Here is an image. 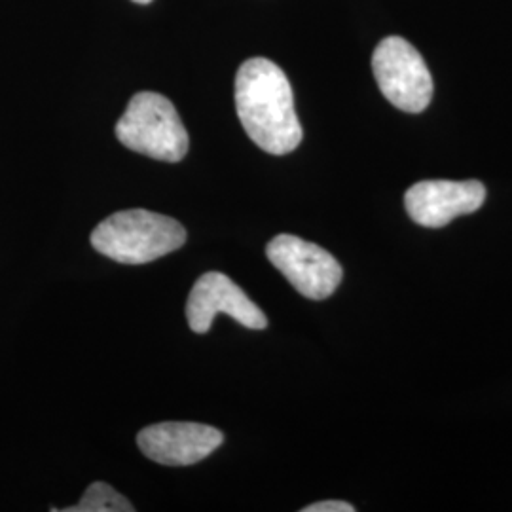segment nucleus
<instances>
[{
	"label": "nucleus",
	"instance_id": "nucleus-10",
	"mask_svg": "<svg viewBox=\"0 0 512 512\" xmlns=\"http://www.w3.org/2000/svg\"><path fill=\"white\" fill-rule=\"evenodd\" d=\"M355 507L346 501H321L304 507L302 512H353Z\"/></svg>",
	"mask_w": 512,
	"mask_h": 512
},
{
	"label": "nucleus",
	"instance_id": "nucleus-6",
	"mask_svg": "<svg viewBox=\"0 0 512 512\" xmlns=\"http://www.w3.org/2000/svg\"><path fill=\"white\" fill-rule=\"evenodd\" d=\"M217 313H226L247 329L262 330L268 327V317L255 302L243 293L228 275L220 272L203 274L192 287L186 302V319L196 334L211 329Z\"/></svg>",
	"mask_w": 512,
	"mask_h": 512
},
{
	"label": "nucleus",
	"instance_id": "nucleus-7",
	"mask_svg": "<svg viewBox=\"0 0 512 512\" xmlns=\"http://www.w3.org/2000/svg\"><path fill=\"white\" fill-rule=\"evenodd\" d=\"M222 440L219 429L192 421L156 423L137 435V444L148 459L171 467L200 463L219 448Z\"/></svg>",
	"mask_w": 512,
	"mask_h": 512
},
{
	"label": "nucleus",
	"instance_id": "nucleus-11",
	"mask_svg": "<svg viewBox=\"0 0 512 512\" xmlns=\"http://www.w3.org/2000/svg\"><path fill=\"white\" fill-rule=\"evenodd\" d=\"M133 2H137V4H150L152 0H133Z\"/></svg>",
	"mask_w": 512,
	"mask_h": 512
},
{
	"label": "nucleus",
	"instance_id": "nucleus-4",
	"mask_svg": "<svg viewBox=\"0 0 512 512\" xmlns=\"http://www.w3.org/2000/svg\"><path fill=\"white\" fill-rule=\"evenodd\" d=\"M372 71L385 99L406 112L427 109L433 78L418 50L401 37H387L372 55Z\"/></svg>",
	"mask_w": 512,
	"mask_h": 512
},
{
	"label": "nucleus",
	"instance_id": "nucleus-8",
	"mask_svg": "<svg viewBox=\"0 0 512 512\" xmlns=\"http://www.w3.org/2000/svg\"><path fill=\"white\" fill-rule=\"evenodd\" d=\"M486 200L478 181H421L404 196V207L414 222L425 228H442L459 215H471Z\"/></svg>",
	"mask_w": 512,
	"mask_h": 512
},
{
	"label": "nucleus",
	"instance_id": "nucleus-3",
	"mask_svg": "<svg viewBox=\"0 0 512 512\" xmlns=\"http://www.w3.org/2000/svg\"><path fill=\"white\" fill-rule=\"evenodd\" d=\"M118 141L133 152L162 162H181L188 152V133L175 105L160 93H137L116 124Z\"/></svg>",
	"mask_w": 512,
	"mask_h": 512
},
{
	"label": "nucleus",
	"instance_id": "nucleus-9",
	"mask_svg": "<svg viewBox=\"0 0 512 512\" xmlns=\"http://www.w3.org/2000/svg\"><path fill=\"white\" fill-rule=\"evenodd\" d=\"M67 512H133L135 507L124 495L118 494L105 482H93L82 495L78 505L65 509Z\"/></svg>",
	"mask_w": 512,
	"mask_h": 512
},
{
	"label": "nucleus",
	"instance_id": "nucleus-2",
	"mask_svg": "<svg viewBox=\"0 0 512 512\" xmlns=\"http://www.w3.org/2000/svg\"><path fill=\"white\" fill-rule=\"evenodd\" d=\"M184 241L179 220L147 209L114 213L92 232L93 249L120 264H147L181 249Z\"/></svg>",
	"mask_w": 512,
	"mask_h": 512
},
{
	"label": "nucleus",
	"instance_id": "nucleus-5",
	"mask_svg": "<svg viewBox=\"0 0 512 512\" xmlns=\"http://www.w3.org/2000/svg\"><path fill=\"white\" fill-rule=\"evenodd\" d=\"M266 256L298 293L311 300L329 298L344 277L340 262L329 251L291 234L275 236Z\"/></svg>",
	"mask_w": 512,
	"mask_h": 512
},
{
	"label": "nucleus",
	"instance_id": "nucleus-1",
	"mask_svg": "<svg viewBox=\"0 0 512 512\" xmlns=\"http://www.w3.org/2000/svg\"><path fill=\"white\" fill-rule=\"evenodd\" d=\"M234 93L241 126L256 147L283 156L302 143L291 82L274 61L247 59L236 74Z\"/></svg>",
	"mask_w": 512,
	"mask_h": 512
}]
</instances>
